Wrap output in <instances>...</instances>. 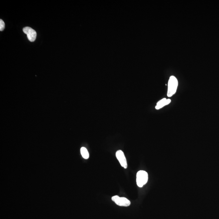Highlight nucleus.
I'll return each mask as SVG.
<instances>
[{"label": "nucleus", "instance_id": "obj_1", "mask_svg": "<svg viewBox=\"0 0 219 219\" xmlns=\"http://www.w3.org/2000/svg\"><path fill=\"white\" fill-rule=\"evenodd\" d=\"M178 82L177 79L174 76H171L168 82L167 96L168 97L172 96L176 93Z\"/></svg>", "mask_w": 219, "mask_h": 219}, {"label": "nucleus", "instance_id": "obj_2", "mask_svg": "<svg viewBox=\"0 0 219 219\" xmlns=\"http://www.w3.org/2000/svg\"><path fill=\"white\" fill-rule=\"evenodd\" d=\"M148 173L144 170H140L138 172L137 175V183L138 186L140 187L147 183L148 181Z\"/></svg>", "mask_w": 219, "mask_h": 219}, {"label": "nucleus", "instance_id": "obj_3", "mask_svg": "<svg viewBox=\"0 0 219 219\" xmlns=\"http://www.w3.org/2000/svg\"><path fill=\"white\" fill-rule=\"evenodd\" d=\"M112 200L119 206L128 207L131 204L130 201L128 199L125 197H120L118 196L112 197Z\"/></svg>", "mask_w": 219, "mask_h": 219}, {"label": "nucleus", "instance_id": "obj_4", "mask_svg": "<svg viewBox=\"0 0 219 219\" xmlns=\"http://www.w3.org/2000/svg\"><path fill=\"white\" fill-rule=\"evenodd\" d=\"M24 33L27 34L29 40L31 42L35 41L37 36V33L35 30L30 27H25L23 29Z\"/></svg>", "mask_w": 219, "mask_h": 219}, {"label": "nucleus", "instance_id": "obj_5", "mask_svg": "<svg viewBox=\"0 0 219 219\" xmlns=\"http://www.w3.org/2000/svg\"><path fill=\"white\" fill-rule=\"evenodd\" d=\"M116 156L122 167H124V168L126 169L127 168L128 166L127 160L124 152L122 150H119L116 152Z\"/></svg>", "mask_w": 219, "mask_h": 219}, {"label": "nucleus", "instance_id": "obj_6", "mask_svg": "<svg viewBox=\"0 0 219 219\" xmlns=\"http://www.w3.org/2000/svg\"><path fill=\"white\" fill-rule=\"evenodd\" d=\"M170 102H171V100L170 99L163 98V99L161 100L157 103V105L155 106V108L157 110L160 109L164 106L167 105L170 103Z\"/></svg>", "mask_w": 219, "mask_h": 219}, {"label": "nucleus", "instance_id": "obj_7", "mask_svg": "<svg viewBox=\"0 0 219 219\" xmlns=\"http://www.w3.org/2000/svg\"><path fill=\"white\" fill-rule=\"evenodd\" d=\"M81 154L84 158L85 159H88L89 157V153L86 148L84 147H82L80 149Z\"/></svg>", "mask_w": 219, "mask_h": 219}, {"label": "nucleus", "instance_id": "obj_8", "mask_svg": "<svg viewBox=\"0 0 219 219\" xmlns=\"http://www.w3.org/2000/svg\"><path fill=\"white\" fill-rule=\"evenodd\" d=\"M5 28V24L2 19L0 20V31H3Z\"/></svg>", "mask_w": 219, "mask_h": 219}]
</instances>
